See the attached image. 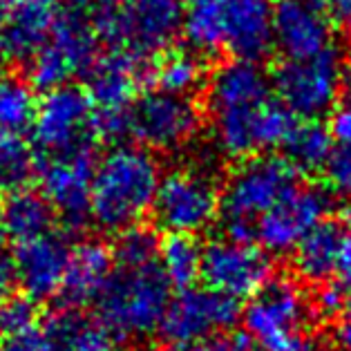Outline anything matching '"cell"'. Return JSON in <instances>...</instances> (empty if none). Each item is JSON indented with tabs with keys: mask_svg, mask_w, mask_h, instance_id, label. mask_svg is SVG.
Masks as SVG:
<instances>
[{
	"mask_svg": "<svg viewBox=\"0 0 351 351\" xmlns=\"http://www.w3.org/2000/svg\"><path fill=\"white\" fill-rule=\"evenodd\" d=\"M206 104L215 148L230 159L244 161L287 145L298 125L267 72L244 58H230L213 72Z\"/></svg>",
	"mask_w": 351,
	"mask_h": 351,
	"instance_id": "6da1fadb",
	"label": "cell"
},
{
	"mask_svg": "<svg viewBox=\"0 0 351 351\" xmlns=\"http://www.w3.org/2000/svg\"><path fill=\"white\" fill-rule=\"evenodd\" d=\"M155 152L119 143L97 161L92 177L90 219L106 233H123L155 208L161 184Z\"/></svg>",
	"mask_w": 351,
	"mask_h": 351,
	"instance_id": "7a4b0ae2",
	"label": "cell"
},
{
	"mask_svg": "<svg viewBox=\"0 0 351 351\" xmlns=\"http://www.w3.org/2000/svg\"><path fill=\"white\" fill-rule=\"evenodd\" d=\"M184 32L197 54L258 61L271 47L273 0H184Z\"/></svg>",
	"mask_w": 351,
	"mask_h": 351,
	"instance_id": "3957f363",
	"label": "cell"
},
{
	"mask_svg": "<svg viewBox=\"0 0 351 351\" xmlns=\"http://www.w3.org/2000/svg\"><path fill=\"white\" fill-rule=\"evenodd\" d=\"M313 298L293 278L269 280L248 300L242 322L258 351H318Z\"/></svg>",
	"mask_w": 351,
	"mask_h": 351,
	"instance_id": "277c9868",
	"label": "cell"
},
{
	"mask_svg": "<svg viewBox=\"0 0 351 351\" xmlns=\"http://www.w3.org/2000/svg\"><path fill=\"white\" fill-rule=\"evenodd\" d=\"M170 282L159 264L123 269L117 267L112 278L97 298V318L119 340H136L161 329L170 304Z\"/></svg>",
	"mask_w": 351,
	"mask_h": 351,
	"instance_id": "5b68a950",
	"label": "cell"
},
{
	"mask_svg": "<svg viewBox=\"0 0 351 351\" xmlns=\"http://www.w3.org/2000/svg\"><path fill=\"white\" fill-rule=\"evenodd\" d=\"M90 19L99 38L112 49L139 61L161 56L184 29V0H123L112 7L92 10Z\"/></svg>",
	"mask_w": 351,
	"mask_h": 351,
	"instance_id": "8992f818",
	"label": "cell"
},
{
	"mask_svg": "<svg viewBox=\"0 0 351 351\" xmlns=\"http://www.w3.org/2000/svg\"><path fill=\"white\" fill-rule=\"evenodd\" d=\"M300 170L285 157L258 155L230 170L221 191V217L230 237L251 239L255 224L300 186Z\"/></svg>",
	"mask_w": 351,
	"mask_h": 351,
	"instance_id": "52a82bcc",
	"label": "cell"
},
{
	"mask_svg": "<svg viewBox=\"0 0 351 351\" xmlns=\"http://www.w3.org/2000/svg\"><path fill=\"white\" fill-rule=\"evenodd\" d=\"M152 213L170 235L195 237L221 215V193L208 170L182 166L161 177Z\"/></svg>",
	"mask_w": 351,
	"mask_h": 351,
	"instance_id": "ba28073f",
	"label": "cell"
},
{
	"mask_svg": "<svg viewBox=\"0 0 351 351\" xmlns=\"http://www.w3.org/2000/svg\"><path fill=\"white\" fill-rule=\"evenodd\" d=\"M202 125V108L193 97L148 90L128 110V136L150 152H175L195 141Z\"/></svg>",
	"mask_w": 351,
	"mask_h": 351,
	"instance_id": "9c48e42d",
	"label": "cell"
},
{
	"mask_svg": "<svg viewBox=\"0 0 351 351\" xmlns=\"http://www.w3.org/2000/svg\"><path fill=\"white\" fill-rule=\"evenodd\" d=\"M32 136L38 159L94 148V106L88 92L79 85H63L45 92L38 101Z\"/></svg>",
	"mask_w": 351,
	"mask_h": 351,
	"instance_id": "30bf717a",
	"label": "cell"
},
{
	"mask_svg": "<svg viewBox=\"0 0 351 351\" xmlns=\"http://www.w3.org/2000/svg\"><path fill=\"white\" fill-rule=\"evenodd\" d=\"M273 90L293 117L313 121L340 101L345 67L336 49L309 58H285L273 74Z\"/></svg>",
	"mask_w": 351,
	"mask_h": 351,
	"instance_id": "8fae6325",
	"label": "cell"
},
{
	"mask_svg": "<svg viewBox=\"0 0 351 351\" xmlns=\"http://www.w3.org/2000/svg\"><path fill=\"white\" fill-rule=\"evenodd\" d=\"M271 258L251 239L217 237L204 246L202 280L208 289L230 300H251L271 280Z\"/></svg>",
	"mask_w": 351,
	"mask_h": 351,
	"instance_id": "7c38bea8",
	"label": "cell"
},
{
	"mask_svg": "<svg viewBox=\"0 0 351 351\" xmlns=\"http://www.w3.org/2000/svg\"><path fill=\"white\" fill-rule=\"evenodd\" d=\"M237 302L208 287L182 289L170 300L161 333L168 345H195L219 338L237 322Z\"/></svg>",
	"mask_w": 351,
	"mask_h": 351,
	"instance_id": "4fadbf2b",
	"label": "cell"
},
{
	"mask_svg": "<svg viewBox=\"0 0 351 351\" xmlns=\"http://www.w3.org/2000/svg\"><path fill=\"white\" fill-rule=\"evenodd\" d=\"M94 168V148L38 161L40 193L52 204L56 217L72 230L83 228L90 219Z\"/></svg>",
	"mask_w": 351,
	"mask_h": 351,
	"instance_id": "5bb4252c",
	"label": "cell"
},
{
	"mask_svg": "<svg viewBox=\"0 0 351 351\" xmlns=\"http://www.w3.org/2000/svg\"><path fill=\"white\" fill-rule=\"evenodd\" d=\"M327 213L329 197L320 188L298 186L255 224L253 237L267 253H293L311 230L327 221Z\"/></svg>",
	"mask_w": 351,
	"mask_h": 351,
	"instance_id": "9a60e30c",
	"label": "cell"
},
{
	"mask_svg": "<svg viewBox=\"0 0 351 351\" xmlns=\"http://www.w3.org/2000/svg\"><path fill=\"white\" fill-rule=\"evenodd\" d=\"M148 74L145 61H139L121 49L99 54L85 72V92L97 114H128L139 97L141 79Z\"/></svg>",
	"mask_w": 351,
	"mask_h": 351,
	"instance_id": "2e32d148",
	"label": "cell"
},
{
	"mask_svg": "<svg viewBox=\"0 0 351 351\" xmlns=\"http://www.w3.org/2000/svg\"><path fill=\"white\" fill-rule=\"evenodd\" d=\"M271 45L285 58H309L333 49L331 23L309 0H276Z\"/></svg>",
	"mask_w": 351,
	"mask_h": 351,
	"instance_id": "e0dca14e",
	"label": "cell"
},
{
	"mask_svg": "<svg viewBox=\"0 0 351 351\" xmlns=\"http://www.w3.org/2000/svg\"><path fill=\"white\" fill-rule=\"evenodd\" d=\"M12 253L16 264V285L21 287V293L36 302L58 298L72 253L65 235H43L34 242L16 246Z\"/></svg>",
	"mask_w": 351,
	"mask_h": 351,
	"instance_id": "ac0fdd59",
	"label": "cell"
},
{
	"mask_svg": "<svg viewBox=\"0 0 351 351\" xmlns=\"http://www.w3.org/2000/svg\"><path fill=\"white\" fill-rule=\"evenodd\" d=\"M114 273V253L99 239H83L72 246L67 260L65 280L61 287L63 306L81 309L83 304L97 302L99 293Z\"/></svg>",
	"mask_w": 351,
	"mask_h": 351,
	"instance_id": "d6986e66",
	"label": "cell"
},
{
	"mask_svg": "<svg viewBox=\"0 0 351 351\" xmlns=\"http://www.w3.org/2000/svg\"><path fill=\"white\" fill-rule=\"evenodd\" d=\"M56 16L58 12L52 0H16L0 34L5 56L27 65L52 36Z\"/></svg>",
	"mask_w": 351,
	"mask_h": 351,
	"instance_id": "ffe728a7",
	"label": "cell"
},
{
	"mask_svg": "<svg viewBox=\"0 0 351 351\" xmlns=\"http://www.w3.org/2000/svg\"><path fill=\"white\" fill-rule=\"evenodd\" d=\"M47 351H119V338L97 315L61 306L43 322Z\"/></svg>",
	"mask_w": 351,
	"mask_h": 351,
	"instance_id": "44dd1931",
	"label": "cell"
},
{
	"mask_svg": "<svg viewBox=\"0 0 351 351\" xmlns=\"http://www.w3.org/2000/svg\"><path fill=\"white\" fill-rule=\"evenodd\" d=\"M3 215L5 237L12 239L16 246L49 235L54 221L58 219L45 195L32 188L7 195L3 199Z\"/></svg>",
	"mask_w": 351,
	"mask_h": 351,
	"instance_id": "7402d4cb",
	"label": "cell"
},
{
	"mask_svg": "<svg viewBox=\"0 0 351 351\" xmlns=\"http://www.w3.org/2000/svg\"><path fill=\"white\" fill-rule=\"evenodd\" d=\"M340 244H342V226L329 219L322 221L291 253L295 273L302 280L315 282V285L329 282L333 273H338Z\"/></svg>",
	"mask_w": 351,
	"mask_h": 351,
	"instance_id": "603a6c76",
	"label": "cell"
},
{
	"mask_svg": "<svg viewBox=\"0 0 351 351\" xmlns=\"http://www.w3.org/2000/svg\"><path fill=\"white\" fill-rule=\"evenodd\" d=\"M148 76L155 81L157 90L193 97L204 85L206 72L199 54L188 49H168L157 58L155 65L148 67Z\"/></svg>",
	"mask_w": 351,
	"mask_h": 351,
	"instance_id": "cb8c5ba5",
	"label": "cell"
},
{
	"mask_svg": "<svg viewBox=\"0 0 351 351\" xmlns=\"http://www.w3.org/2000/svg\"><path fill=\"white\" fill-rule=\"evenodd\" d=\"M36 110V90L27 76L0 72V132L23 134L25 130H32Z\"/></svg>",
	"mask_w": 351,
	"mask_h": 351,
	"instance_id": "d4e9b609",
	"label": "cell"
},
{
	"mask_svg": "<svg viewBox=\"0 0 351 351\" xmlns=\"http://www.w3.org/2000/svg\"><path fill=\"white\" fill-rule=\"evenodd\" d=\"M38 173V152L23 134L0 132V195H12L29 188Z\"/></svg>",
	"mask_w": 351,
	"mask_h": 351,
	"instance_id": "484cf974",
	"label": "cell"
},
{
	"mask_svg": "<svg viewBox=\"0 0 351 351\" xmlns=\"http://www.w3.org/2000/svg\"><path fill=\"white\" fill-rule=\"evenodd\" d=\"M202 255L204 246H199L191 235H168L164 244H159L157 264L164 271L170 287L191 289L197 278H202Z\"/></svg>",
	"mask_w": 351,
	"mask_h": 351,
	"instance_id": "4316f807",
	"label": "cell"
},
{
	"mask_svg": "<svg viewBox=\"0 0 351 351\" xmlns=\"http://www.w3.org/2000/svg\"><path fill=\"white\" fill-rule=\"evenodd\" d=\"M289 161L298 170H324L333 152V139L329 130L315 121L298 123L287 141Z\"/></svg>",
	"mask_w": 351,
	"mask_h": 351,
	"instance_id": "83f0119b",
	"label": "cell"
},
{
	"mask_svg": "<svg viewBox=\"0 0 351 351\" xmlns=\"http://www.w3.org/2000/svg\"><path fill=\"white\" fill-rule=\"evenodd\" d=\"M114 264L123 269L145 267V264H155L159 258V242L155 233L145 230L141 226L128 228L119 233V239L112 248Z\"/></svg>",
	"mask_w": 351,
	"mask_h": 351,
	"instance_id": "f1b7e54d",
	"label": "cell"
},
{
	"mask_svg": "<svg viewBox=\"0 0 351 351\" xmlns=\"http://www.w3.org/2000/svg\"><path fill=\"white\" fill-rule=\"evenodd\" d=\"M38 327V304L25 293H10L0 300V338Z\"/></svg>",
	"mask_w": 351,
	"mask_h": 351,
	"instance_id": "f546056e",
	"label": "cell"
},
{
	"mask_svg": "<svg viewBox=\"0 0 351 351\" xmlns=\"http://www.w3.org/2000/svg\"><path fill=\"white\" fill-rule=\"evenodd\" d=\"M324 179L333 195L351 202V143L333 148L327 166H324Z\"/></svg>",
	"mask_w": 351,
	"mask_h": 351,
	"instance_id": "4dcf8cb0",
	"label": "cell"
},
{
	"mask_svg": "<svg viewBox=\"0 0 351 351\" xmlns=\"http://www.w3.org/2000/svg\"><path fill=\"white\" fill-rule=\"evenodd\" d=\"M150 351H258L248 338H228V336H219L213 340H204V342H195V345H164V347H155Z\"/></svg>",
	"mask_w": 351,
	"mask_h": 351,
	"instance_id": "1f68e13d",
	"label": "cell"
},
{
	"mask_svg": "<svg viewBox=\"0 0 351 351\" xmlns=\"http://www.w3.org/2000/svg\"><path fill=\"white\" fill-rule=\"evenodd\" d=\"M349 293L340 285L336 282H322L318 293L313 298V306H315V313L320 315H336L342 311V306H345Z\"/></svg>",
	"mask_w": 351,
	"mask_h": 351,
	"instance_id": "d6a6232c",
	"label": "cell"
},
{
	"mask_svg": "<svg viewBox=\"0 0 351 351\" xmlns=\"http://www.w3.org/2000/svg\"><path fill=\"white\" fill-rule=\"evenodd\" d=\"M329 119V134L333 141H338V145H349L351 143V97L342 99L336 104V108L331 110Z\"/></svg>",
	"mask_w": 351,
	"mask_h": 351,
	"instance_id": "836d02e7",
	"label": "cell"
},
{
	"mask_svg": "<svg viewBox=\"0 0 351 351\" xmlns=\"http://www.w3.org/2000/svg\"><path fill=\"white\" fill-rule=\"evenodd\" d=\"M0 351H47L40 327L0 338Z\"/></svg>",
	"mask_w": 351,
	"mask_h": 351,
	"instance_id": "e575fe53",
	"label": "cell"
},
{
	"mask_svg": "<svg viewBox=\"0 0 351 351\" xmlns=\"http://www.w3.org/2000/svg\"><path fill=\"white\" fill-rule=\"evenodd\" d=\"M327 16L331 25L351 32V0H309Z\"/></svg>",
	"mask_w": 351,
	"mask_h": 351,
	"instance_id": "d590c367",
	"label": "cell"
},
{
	"mask_svg": "<svg viewBox=\"0 0 351 351\" xmlns=\"http://www.w3.org/2000/svg\"><path fill=\"white\" fill-rule=\"evenodd\" d=\"M16 285V264H14V253L5 251L0 246V300L5 295L14 293Z\"/></svg>",
	"mask_w": 351,
	"mask_h": 351,
	"instance_id": "8d00e7d4",
	"label": "cell"
},
{
	"mask_svg": "<svg viewBox=\"0 0 351 351\" xmlns=\"http://www.w3.org/2000/svg\"><path fill=\"white\" fill-rule=\"evenodd\" d=\"M336 342L342 351H351V293L336 318Z\"/></svg>",
	"mask_w": 351,
	"mask_h": 351,
	"instance_id": "74e56055",
	"label": "cell"
},
{
	"mask_svg": "<svg viewBox=\"0 0 351 351\" xmlns=\"http://www.w3.org/2000/svg\"><path fill=\"white\" fill-rule=\"evenodd\" d=\"M338 273L342 280L351 285V221L347 226H342V244H340V264Z\"/></svg>",
	"mask_w": 351,
	"mask_h": 351,
	"instance_id": "f35d334b",
	"label": "cell"
},
{
	"mask_svg": "<svg viewBox=\"0 0 351 351\" xmlns=\"http://www.w3.org/2000/svg\"><path fill=\"white\" fill-rule=\"evenodd\" d=\"M14 5H16V0H0V34H3V29H5L7 19H10Z\"/></svg>",
	"mask_w": 351,
	"mask_h": 351,
	"instance_id": "ab89813d",
	"label": "cell"
},
{
	"mask_svg": "<svg viewBox=\"0 0 351 351\" xmlns=\"http://www.w3.org/2000/svg\"><path fill=\"white\" fill-rule=\"evenodd\" d=\"M117 3H123V0H90V12L101 10V7H112Z\"/></svg>",
	"mask_w": 351,
	"mask_h": 351,
	"instance_id": "60d3db41",
	"label": "cell"
},
{
	"mask_svg": "<svg viewBox=\"0 0 351 351\" xmlns=\"http://www.w3.org/2000/svg\"><path fill=\"white\" fill-rule=\"evenodd\" d=\"M5 239V215H3V199H0V246Z\"/></svg>",
	"mask_w": 351,
	"mask_h": 351,
	"instance_id": "b9f144b4",
	"label": "cell"
},
{
	"mask_svg": "<svg viewBox=\"0 0 351 351\" xmlns=\"http://www.w3.org/2000/svg\"><path fill=\"white\" fill-rule=\"evenodd\" d=\"M7 61V56H5V52H3V45H0V72H3V63Z\"/></svg>",
	"mask_w": 351,
	"mask_h": 351,
	"instance_id": "7bdbcfd3",
	"label": "cell"
},
{
	"mask_svg": "<svg viewBox=\"0 0 351 351\" xmlns=\"http://www.w3.org/2000/svg\"><path fill=\"white\" fill-rule=\"evenodd\" d=\"M347 72H349V76H351V63H349V67H347Z\"/></svg>",
	"mask_w": 351,
	"mask_h": 351,
	"instance_id": "ee69618b",
	"label": "cell"
},
{
	"mask_svg": "<svg viewBox=\"0 0 351 351\" xmlns=\"http://www.w3.org/2000/svg\"><path fill=\"white\" fill-rule=\"evenodd\" d=\"M318 351H327V349H322V347H318Z\"/></svg>",
	"mask_w": 351,
	"mask_h": 351,
	"instance_id": "f6af8a7d",
	"label": "cell"
}]
</instances>
